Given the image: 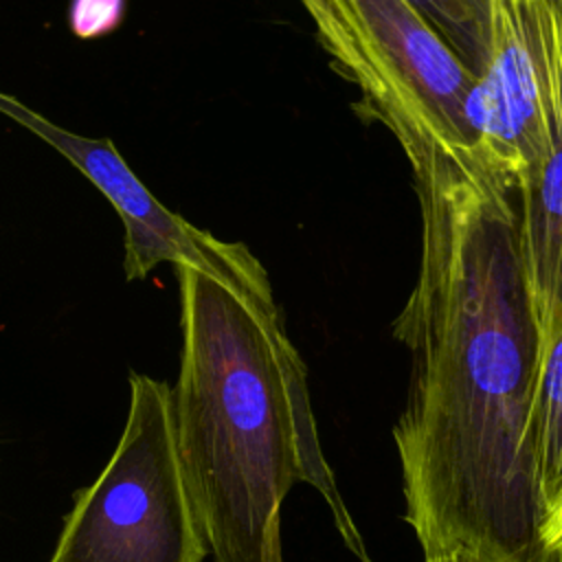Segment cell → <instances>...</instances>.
<instances>
[{
	"label": "cell",
	"instance_id": "5",
	"mask_svg": "<svg viewBox=\"0 0 562 562\" xmlns=\"http://www.w3.org/2000/svg\"><path fill=\"white\" fill-rule=\"evenodd\" d=\"M419 7L474 72L468 119L476 149L516 189L549 143L544 75L529 0Z\"/></svg>",
	"mask_w": 562,
	"mask_h": 562
},
{
	"label": "cell",
	"instance_id": "7",
	"mask_svg": "<svg viewBox=\"0 0 562 562\" xmlns=\"http://www.w3.org/2000/svg\"><path fill=\"white\" fill-rule=\"evenodd\" d=\"M529 11L544 72L549 143L516 191L540 362L562 321V0H529Z\"/></svg>",
	"mask_w": 562,
	"mask_h": 562
},
{
	"label": "cell",
	"instance_id": "2",
	"mask_svg": "<svg viewBox=\"0 0 562 562\" xmlns=\"http://www.w3.org/2000/svg\"><path fill=\"white\" fill-rule=\"evenodd\" d=\"M180 371L171 386L184 487L215 562H283L281 505L305 481L360 562H373L323 454L305 364L272 288L176 266Z\"/></svg>",
	"mask_w": 562,
	"mask_h": 562
},
{
	"label": "cell",
	"instance_id": "4",
	"mask_svg": "<svg viewBox=\"0 0 562 562\" xmlns=\"http://www.w3.org/2000/svg\"><path fill=\"white\" fill-rule=\"evenodd\" d=\"M50 562H202L173 432L171 386L130 373V408L101 474L72 496Z\"/></svg>",
	"mask_w": 562,
	"mask_h": 562
},
{
	"label": "cell",
	"instance_id": "6",
	"mask_svg": "<svg viewBox=\"0 0 562 562\" xmlns=\"http://www.w3.org/2000/svg\"><path fill=\"white\" fill-rule=\"evenodd\" d=\"M0 114L57 149L108 198L125 231L123 268L127 281L145 279L160 263L173 268L189 263L241 285L272 288L266 268L244 244L222 241L162 206L110 138L72 134L2 90Z\"/></svg>",
	"mask_w": 562,
	"mask_h": 562
},
{
	"label": "cell",
	"instance_id": "8",
	"mask_svg": "<svg viewBox=\"0 0 562 562\" xmlns=\"http://www.w3.org/2000/svg\"><path fill=\"white\" fill-rule=\"evenodd\" d=\"M531 437L538 496L547 518L562 492V321L555 338L538 362Z\"/></svg>",
	"mask_w": 562,
	"mask_h": 562
},
{
	"label": "cell",
	"instance_id": "9",
	"mask_svg": "<svg viewBox=\"0 0 562 562\" xmlns=\"http://www.w3.org/2000/svg\"><path fill=\"white\" fill-rule=\"evenodd\" d=\"M424 562H485V560H481V558H476V555H472V553H463V551H459V553H448V555L426 558Z\"/></svg>",
	"mask_w": 562,
	"mask_h": 562
},
{
	"label": "cell",
	"instance_id": "1",
	"mask_svg": "<svg viewBox=\"0 0 562 562\" xmlns=\"http://www.w3.org/2000/svg\"><path fill=\"white\" fill-rule=\"evenodd\" d=\"M422 217L415 285L393 323L411 373L393 426L404 520L424 560L562 562L542 542L531 408L538 331L516 191L474 147L406 154Z\"/></svg>",
	"mask_w": 562,
	"mask_h": 562
},
{
	"label": "cell",
	"instance_id": "3",
	"mask_svg": "<svg viewBox=\"0 0 562 562\" xmlns=\"http://www.w3.org/2000/svg\"><path fill=\"white\" fill-rule=\"evenodd\" d=\"M331 68L360 90L353 110L382 123L404 156L474 149V72L411 0H305Z\"/></svg>",
	"mask_w": 562,
	"mask_h": 562
}]
</instances>
